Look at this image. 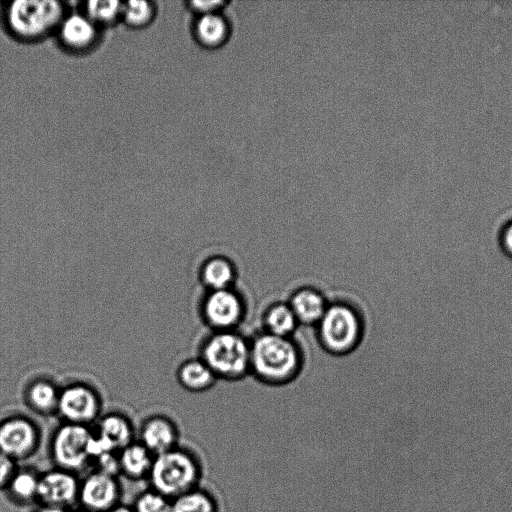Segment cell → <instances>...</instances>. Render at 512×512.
Listing matches in <instances>:
<instances>
[{"label":"cell","mask_w":512,"mask_h":512,"mask_svg":"<svg viewBox=\"0 0 512 512\" xmlns=\"http://www.w3.org/2000/svg\"><path fill=\"white\" fill-rule=\"evenodd\" d=\"M200 477L201 466L197 457L176 446L154 456L147 478L153 490L172 500L196 488Z\"/></svg>","instance_id":"cell-1"},{"label":"cell","mask_w":512,"mask_h":512,"mask_svg":"<svg viewBox=\"0 0 512 512\" xmlns=\"http://www.w3.org/2000/svg\"><path fill=\"white\" fill-rule=\"evenodd\" d=\"M300 367V354L288 337L264 333L250 345V368L263 380L281 383Z\"/></svg>","instance_id":"cell-2"},{"label":"cell","mask_w":512,"mask_h":512,"mask_svg":"<svg viewBox=\"0 0 512 512\" xmlns=\"http://www.w3.org/2000/svg\"><path fill=\"white\" fill-rule=\"evenodd\" d=\"M202 357L215 376L236 379L250 368V345L234 332L219 331L204 344Z\"/></svg>","instance_id":"cell-3"},{"label":"cell","mask_w":512,"mask_h":512,"mask_svg":"<svg viewBox=\"0 0 512 512\" xmlns=\"http://www.w3.org/2000/svg\"><path fill=\"white\" fill-rule=\"evenodd\" d=\"M318 325L319 339L325 349L332 353L351 351L361 337V321L357 313L346 304L328 306Z\"/></svg>","instance_id":"cell-4"},{"label":"cell","mask_w":512,"mask_h":512,"mask_svg":"<svg viewBox=\"0 0 512 512\" xmlns=\"http://www.w3.org/2000/svg\"><path fill=\"white\" fill-rule=\"evenodd\" d=\"M92 434L88 426L67 422L60 425L54 431L49 446L55 466L75 474L83 471L91 462L88 444Z\"/></svg>","instance_id":"cell-5"},{"label":"cell","mask_w":512,"mask_h":512,"mask_svg":"<svg viewBox=\"0 0 512 512\" xmlns=\"http://www.w3.org/2000/svg\"><path fill=\"white\" fill-rule=\"evenodd\" d=\"M61 15L56 1H16L8 13L11 27L20 35L35 37L49 30Z\"/></svg>","instance_id":"cell-6"},{"label":"cell","mask_w":512,"mask_h":512,"mask_svg":"<svg viewBox=\"0 0 512 512\" xmlns=\"http://www.w3.org/2000/svg\"><path fill=\"white\" fill-rule=\"evenodd\" d=\"M40 431L28 418L16 416L0 424V452L14 461L28 459L40 444Z\"/></svg>","instance_id":"cell-7"},{"label":"cell","mask_w":512,"mask_h":512,"mask_svg":"<svg viewBox=\"0 0 512 512\" xmlns=\"http://www.w3.org/2000/svg\"><path fill=\"white\" fill-rule=\"evenodd\" d=\"M121 487L115 476L93 470L81 481L78 502L91 512H108L119 504Z\"/></svg>","instance_id":"cell-8"},{"label":"cell","mask_w":512,"mask_h":512,"mask_svg":"<svg viewBox=\"0 0 512 512\" xmlns=\"http://www.w3.org/2000/svg\"><path fill=\"white\" fill-rule=\"evenodd\" d=\"M79 486L75 473L55 467L40 474L37 500L67 509L78 502Z\"/></svg>","instance_id":"cell-9"},{"label":"cell","mask_w":512,"mask_h":512,"mask_svg":"<svg viewBox=\"0 0 512 512\" xmlns=\"http://www.w3.org/2000/svg\"><path fill=\"white\" fill-rule=\"evenodd\" d=\"M57 411L67 423L88 426L98 417L100 402L90 388L73 385L60 392Z\"/></svg>","instance_id":"cell-10"},{"label":"cell","mask_w":512,"mask_h":512,"mask_svg":"<svg viewBox=\"0 0 512 512\" xmlns=\"http://www.w3.org/2000/svg\"><path fill=\"white\" fill-rule=\"evenodd\" d=\"M242 313L239 296L229 288L211 291L203 304L205 320L220 331H226L237 324Z\"/></svg>","instance_id":"cell-11"},{"label":"cell","mask_w":512,"mask_h":512,"mask_svg":"<svg viewBox=\"0 0 512 512\" xmlns=\"http://www.w3.org/2000/svg\"><path fill=\"white\" fill-rule=\"evenodd\" d=\"M229 8L200 14L198 17L195 34L204 47L219 49L231 40L235 26Z\"/></svg>","instance_id":"cell-12"},{"label":"cell","mask_w":512,"mask_h":512,"mask_svg":"<svg viewBox=\"0 0 512 512\" xmlns=\"http://www.w3.org/2000/svg\"><path fill=\"white\" fill-rule=\"evenodd\" d=\"M139 442L155 456L178 446V430L168 418L154 416L143 423Z\"/></svg>","instance_id":"cell-13"},{"label":"cell","mask_w":512,"mask_h":512,"mask_svg":"<svg viewBox=\"0 0 512 512\" xmlns=\"http://www.w3.org/2000/svg\"><path fill=\"white\" fill-rule=\"evenodd\" d=\"M106 452H119L133 442V427L130 421L120 414L102 417L94 432Z\"/></svg>","instance_id":"cell-14"},{"label":"cell","mask_w":512,"mask_h":512,"mask_svg":"<svg viewBox=\"0 0 512 512\" xmlns=\"http://www.w3.org/2000/svg\"><path fill=\"white\" fill-rule=\"evenodd\" d=\"M154 455L139 441L132 442L118 452L120 473L131 480L147 478Z\"/></svg>","instance_id":"cell-15"},{"label":"cell","mask_w":512,"mask_h":512,"mask_svg":"<svg viewBox=\"0 0 512 512\" xmlns=\"http://www.w3.org/2000/svg\"><path fill=\"white\" fill-rule=\"evenodd\" d=\"M289 306L297 321L304 324L318 323L328 307L323 296L310 288L295 292Z\"/></svg>","instance_id":"cell-16"},{"label":"cell","mask_w":512,"mask_h":512,"mask_svg":"<svg viewBox=\"0 0 512 512\" xmlns=\"http://www.w3.org/2000/svg\"><path fill=\"white\" fill-rule=\"evenodd\" d=\"M40 474L33 468L16 469L7 488L11 497L22 504L37 500Z\"/></svg>","instance_id":"cell-17"},{"label":"cell","mask_w":512,"mask_h":512,"mask_svg":"<svg viewBox=\"0 0 512 512\" xmlns=\"http://www.w3.org/2000/svg\"><path fill=\"white\" fill-rule=\"evenodd\" d=\"M214 373L203 360H191L184 363L178 373L180 383L192 391H201L212 385Z\"/></svg>","instance_id":"cell-18"},{"label":"cell","mask_w":512,"mask_h":512,"mask_svg":"<svg viewBox=\"0 0 512 512\" xmlns=\"http://www.w3.org/2000/svg\"><path fill=\"white\" fill-rule=\"evenodd\" d=\"M60 392L55 386L46 381L33 383L27 392L30 407L40 414H50L57 410Z\"/></svg>","instance_id":"cell-19"},{"label":"cell","mask_w":512,"mask_h":512,"mask_svg":"<svg viewBox=\"0 0 512 512\" xmlns=\"http://www.w3.org/2000/svg\"><path fill=\"white\" fill-rule=\"evenodd\" d=\"M171 512H217V504L208 492L196 487L172 499Z\"/></svg>","instance_id":"cell-20"},{"label":"cell","mask_w":512,"mask_h":512,"mask_svg":"<svg viewBox=\"0 0 512 512\" xmlns=\"http://www.w3.org/2000/svg\"><path fill=\"white\" fill-rule=\"evenodd\" d=\"M202 280L213 290L228 289L234 279L231 263L220 257L208 260L201 271Z\"/></svg>","instance_id":"cell-21"},{"label":"cell","mask_w":512,"mask_h":512,"mask_svg":"<svg viewBox=\"0 0 512 512\" xmlns=\"http://www.w3.org/2000/svg\"><path fill=\"white\" fill-rule=\"evenodd\" d=\"M267 333L288 337L297 326V319L289 304L278 303L269 308L265 315Z\"/></svg>","instance_id":"cell-22"},{"label":"cell","mask_w":512,"mask_h":512,"mask_svg":"<svg viewBox=\"0 0 512 512\" xmlns=\"http://www.w3.org/2000/svg\"><path fill=\"white\" fill-rule=\"evenodd\" d=\"M61 33L63 39L69 45L83 47L93 39L94 28L86 18L74 15L63 23Z\"/></svg>","instance_id":"cell-23"},{"label":"cell","mask_w":512,"mask_h":512,"mask_svg":"<svg viewBox=\"0 0 512 512\" xmlns=\"http://www.w3.org/2000/svg\"><path fill=\"white\" fill-rule=\"evenodd\" d=\"M132 508L134 512H171V500L151 488L136 497Z\"/></svg>","instance_id":"cell-24"},{"label":"cell","mask_w":512,"mask_h":512,"mask_svg":"<svg viewBox=\"0 0 512 512\" xmlns=\"http://www.w3.org/2000/svg\"><path fill=\"white\" fill-rule=\"evenodd\" d=\"M120 10L121 4L118 1H90L88 3L90 16L100 21L112 20Z\"/></svg>","instance_id":"cell-25"},{"label":"cell","mask_w":512,"mask_h":512,"mask_svg":"<svg viewBox=\"0 0 512 512\" xmlns=\"http://www.w3.org/2000/svg\"><path fill=\"white\" fill-rule=\"evenodd\" d=\"M124 13L127 21L131 24H142L150 16V6L146 1H129L124 7Z\"/></svg>","instance_id":"cell-26"},{"label":"cell","mask_w":512,"mask_h":512,"mask_svg":"<svg viewBox=\"0 0 512 512\" xmlns=\"http://www.w3.org/2000/svg\"><path fill=\"white\" fill-rule=\"evenodd\" d=\"M95 470L102 473L117 476L120 473L118 452H105L99 455L95 460Z\"/></svg>","instance_id":"cell-27"},{"label":"cell","mask_w":512,"mask_h":512,"mask_svg":"<svg viewBox=\"0 0 512 512\" xmlns=\"http://www.w3.org/2000/svg\"><path fill=\"white\" fill-rule=\"evenodd\" d=\"M16 469L15 461L9 456L0 452V487H7Z\"/></svg>","instance_id":"cell-28"},{"label":"cell","mask_w":512,"mask_h":512,"mask_svg":"<svg viewBox=\"0 0 512 512\" xmlns=\"http://www.w3.org/2000/svg\"><path fill=\"white\" fill-rule=\"evenodd\" d=\"M501 245L504 253L512 258V223L503 231L501 236Z\"/></svg>","instance_id":"cell-29"},{"label":"cell","mask_w":512,"mask_h":512,"mask_svg":"<svg viewBox=\"0 0 512 512\" xmlns=\"http://www.w3.org/2000/svg\"><path fill=\"white\" fill-rule=\"evenodd\" d=\"M35 512H67V509L58 506L41 504Z\"/></svg>","instance_id":"cell-30"},{"label":"cell","mask_w":512,"mask_h":512,"mask_svg":"<svg viewBox=\"0 0 512 512\" xmlns=\"http://www.w3.org/2000/svg\"><path fill=\"white\" fill-rule=\"evenodd\" d=\"M108 512H134V510L130 506L119 503L112 509H110Z\"/></svg>","instance_id":"cell-31"},{"label":"cell","mask_w":512,"mask_h":512,"mask_svg":"<svg viewBox=\"0 0 512 512\" xmlns=\"http://www.w3.org/2000/svg\"><path fill=\"white\" fill-rule=\"evenodd\" d=\"M74 512H91V511H88V510H85V509H82V508H81V509L76 510V511H74Z\"/></svg>","instance_id":"cell-32"}]
</instances>
